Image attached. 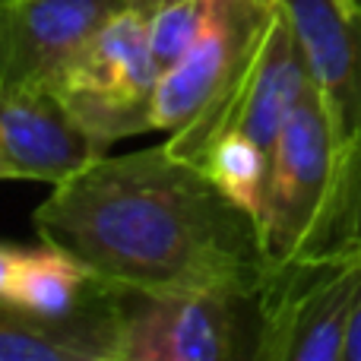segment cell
I'll use <instances>...</instances> for the list:
<instances>
[{"label": "cell", "instance_id": "13", "mask_svg": "<svg viewBox=\"0 0 361 361\" xmlns=\"http://www.w3.org/2000/svg\"><path fill=\"white\" fill-rule=\"evenodd\" d=\"M209 13V0H162L149 13V44L159 67L169 70L197 42Z\"/></svg>", "mask_w": 361, "mask_h": 361}, {"label": "cell", "instance_id": "17", "mask_svg": "<svg viewBox=\"0 0 361 361\" xmlns=\"http://www.w3.org/2000/svg\"><path fill=\"white\" fill-rule=\"evenodd\" d=\"M0 180H16V175H13V169L4 162V159H0Z\"/></svg>", "mask_w": 361, "mask_h": 361}, {"label": "cell", "instance_id": "18", "mask_svg": "<svg viewBox=\"0 0 361 361\" xmlns=\"http://www.w3.org/2000/svg\"><path fill=\"white\" fill-rule=\"evenodd\" d=\"M336 4H339V6H343V10H352V6H355V4H358V0H336Z\"/></svg>", "mask_w": 361, "mask_h": 361}, {"label": "cell", "instance_id": "16", "mask_svg": "<svg viewBox=\"0 0 361 361\" xmlns=\"http://www.w3.org/2000/svg\"><path fill=\"white\" fill-rule=\"evenodd\" d=\"M343 361H361V298L355 307V317L349 326V339H345V358Z\"/></svg>", "mask_w": 361, "mask_h": 361}, {"label": "cell", "instance_id": "3", "mask_svg": "<svg viewBox=\"0 0 361 361\" xmlns=\"http://www.w3.org/2000/svg\"><path fill=\"white\" fill-rule=\"evenodd\" d=\"M159 80L162 67L149 44V10L127 6L99 25L51 89L108 149L118 140L156 130Z\"/></svg>", "mask_w": 361, "mask_h": 361}, {"label": "cell", "instance_id": "11", "mask_svg": "<svg viewBox=\"0 0 361 361\" xmlns=\"http://www.w3.org/2000/svg\"><path fill=\"white\" fill-rule=\"evenodd\" d=\"M0 361H121V336L51 324L0 298Z\"/></svg>", "mask_w": 361, "mask_h": 361}, {"label": "cell", "instance_id": "10", "mask_svg": "<svg viewBox=\"0 0 361 361\" xmlns=\"http://www.w3.org/2000/svg\"><path fill=\"white\" fill-rule=\"evenodd\" d=\"M311 67L343 152L361 149V0L343 10L336 0H282Z\"/></svg>", "mask_w": 361, "mask_h": 361}, {"label": "cell", "instance_id": "9", "mask_svg": "<svg viewBox=\"0 0 361 361\" xmlns=\"http://www.w3.org/2000/svg\"><path fill=\"white\" fill-rule=\"evenodd\" d=\"M105 152L54 89L0 92V159L16 180L61 184Z\"/></svg>", "mask_w": 361, "mask_h": 361}, {"label": "cell", "instance_id": "15", "mask_svg": "<svg viewBox=\"0 0 361 361\" xmlns=\"http://www.w3.org/2000/svg\"><path fill=\"white\" fill-rule=\"evenodd\" d=\"M16 257H19V244L0 241V298H6V288H10L13 269H16Z\"/></svg>", "mask_w": 361, "mask_h": 361}, {"label": "cell", "instance_id": "12", "mask_svg": "<svg viewBox=\"0 0 361 361\" xmlns=\"http://www.w3.org/2000/svg\"><path fill=\"white\" fill-rule=\"evenodd\" d=\"M193 162L216 180L225 197H231L238 206L254 212L257 222H260L269 187V169H273V152L257 146L250 137L225 133V137L212 140Z\"/></svg>", "mask_w": 361, "mask_h": 361}, {"label": "cell", "instance_id": "2", "mask_svg": "<svg viewBox=\"0 0 361 361\" xmlns=\"http://www.w3.org/2000/svg\"><path fill=\"white\" fill-rule=\"evenodd\" d=\"M345 152L320 92L301 99L273 149L260 235L273 267L324 254Z\"/></svg>", "mask_w": 361, "mask_h": 361}, {"label": "cell", "instance_id": "5", "mask_svg": "<svg viewBox=\"0 0 361 361\" xmlns=\"http://www.w3.org/2000/svg\"><path fill=\"white\" fill-rule=\"evenodd\" d=\"M260 292H121V361H257Z\"/></svg>", "mask_w": 361, "mask_h": 361}, {"label": "cell", "instance_id": "6", "mask_svg": "<svg viewBox=\"0 0 361 361\" xmlns=\"http://www.w3.org/2000/svg\"><path fill=\"white\" fill-rule=\"evenodd\" d=\"M279 13V0H209L197 42L169 70L156 92V130L190 133L241 86Z\"/></svg>", "mask_w": 361, "mask_h": 361}, {"label": "cell", "instance_id": "8", "mask_svg": "<svg viewBox=\"0 0 361 361\" xmlns=\"http://www.w3.org/2000/svg\"><path fill=\"white\" fill-rule=\"evenodd\" d=\"M162 0H0V92L51 89L108 16Z\"/></svg>", "mask_w": 361, "mask_h": 361}, {"label": "cell", "instance_id": "14", "mask_svg": "<svg viewBox=\"0 0 361 361\" xmlns=\"http://www.w3.org/2000/svg\"><path fill=\"white\" fill-rule=\"evenodd\" d=\"M326 250H361V149L345 152L324 254Z\"/></svg>", "mask_w": 361, "mask_h": 361}, {"label": "cell", "instance_id": "1", "mask_svg": "<svg viewBox=\"0 0 361 361\" xmlns=\"http://www.w3.org/2000/svg\"><path fill=\"white\" fill-rule=\"evenodd\" d=\"M32 225L121 292L257 295L273 273L254 212L165 140L51 184Z\"/></svg>", "mask_w": 361, "mask_h": 361}, {"label": "cell", "instance_id": "7", "mask_svg": "<svg viewBox=\"0 0 361 361\" xmlns=\"http://www.w3.org/2000/svg\"><path fill=\"white\" fill-rule=\"evenodd\" d=\"M311 67H307L305 48L298 42L292 19L279 0V13L257 54L254 67L241 80V86L190 133L165 137V146L184 159H197L216 137L225 133H241L250 137L267 152L276 149L282 137V127L295 114L307 92H311Z\"/></svg>", "mask_w": 361, "mask_h": 361}, {"label": "cell", "instance_id": "4", "mask_svg": "<svg viewBox=\"0 0 361 361\" xmlns=\"http://www.w3.org/2000/svg\"><path fill=\"white\" fill-rule=\"evenodd\" d=\"M361 298V250L273 267L260 288L257 361H343Z\"/></svg>", "mask_w": 361, "mask_h": 361}]
</instances>
